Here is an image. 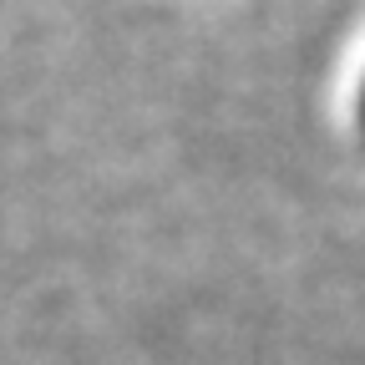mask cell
Listing matches in <instances>:
<instances>
[{
    "label": "cell",
    "instance_id": "cell-1",
    "mask_svg": "<svg viewBox=\"0 0 365 365\" xmlns=\"http://www.w3.org/2000/svg\"><path fill=\"white\" fill-rule=\"evenodd\" d=\"M360 127H365V97H360Z\"/></svg>",
    "mask_w": 365,
    "mask_h": 365
}]
</instances>
